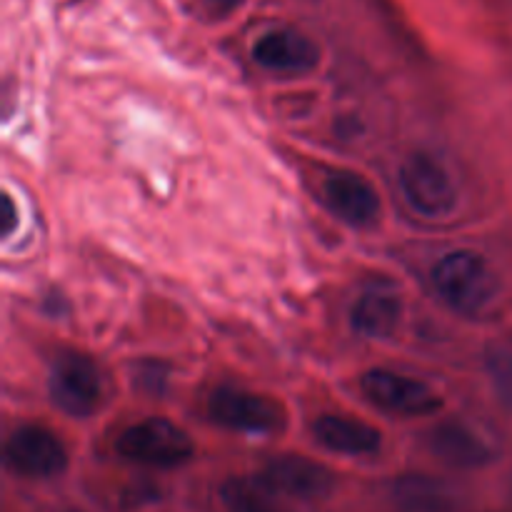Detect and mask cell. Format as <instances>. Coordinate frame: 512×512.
<instances>
[{
    "label": "cell",
    "instance_id": "6da1fadb",
    "mask_svg": "<svg viewBox=\"0 0 512 512\" xmlns=\"http://www.w3.org/2000/svg\"><path fill=\"white\" fill-rule=\"evenodd\" d=\"M433 285L445 305L460 315L478 318L498 298V275L475 250H453L433 268Z\"/></svg>",
    "mask_w": 512,
    "mask_h": 512
},
{
    "label": "cell",
    "instance_id": "7a4b0ae2",
    "mask_svg": "<svg viewBox=\"0 0 512 512\" xmlns=\"http://www.w3.org/2000/svg\"><path fill=\"white\" fill-rule=\"evenodd\" d=\"M115 453L148 468H178L193 458L195 445L190 435L170 420L148 418L128 425L118 435Z\"/></svg>",
    "mask_w": 512,
    "mask_h": 512
},
{
    "label": "cell",
    "instance_id": "3957f363",
    "mask_svg": "<svg viewBox=\"0 0 512 512\" xmlns=\"http://www.w3.org/2000/svg\"><path fill=\"white\" fill-rule=\"evenodd\" d=\"M50 398L70 418H90L103 405V375L83 353H60L50 368Z\"/></svg>",
    "mask_w": 512,
    "mask_h": 512
},
{
    "label": "cell",
    "instance_id": "277c9868",
    "mask_svg": "<svg viewBox=\"0 0 512 512\" xmlns=\"http://www.w3.org/2000/svg\"><path fill=\"white\" fill-rule=\"evenodd\" d=\"M400 193L418 215L430 220L445 218L458 205V188L438 158L415 153L400 165Z\"/></svg>",
    "mask_w": 512,
    "mask_h": 512
},
{
    "label": "cell",
    "instance_id": "5b68a950",
    "mask_svg": "<svg viewBox=\"0 0 512 512\" xmlns=\"http://www.w3.org/2000/svg\"><path fill=\"white\" fill-rule=\"evenodd\" d=\"M208 413L213 423L228 430L248 435H275L285 430V410L268 395L253 393V390L223 385L213 390L208 400Z\"/></svg>",
    "mask_w": 512,
    "mask_h": 512
},
{
    "label": "cell",
    "instance_id": "8992f818",
    "mask_svg": "<svg viewBox=\"0 0 512 512\" xmlns=\"http://www.w3.org/2000/svg\"><path fill=\"white\" fill-rule=\"evenodd\" d=\"M360 390L365 398L380 410L405 415V418H420L433 415L443 408V398L423 380H413L408 375L393 373L385 368H373L360 378Z\"/></svg>",
    "mask_w": 512,
    "mask_h": 512
},
{
    "label": "cell",
    "instance_id": "52a82bcc",
    "mask_svg": "<svg viewBox=\"0 0 512 512\" xmlns=\"http://www.w3.org/2000/svg\"><path fill=\"white\" fill-rule=\"evenodd\" d=\"M5 463L20 478L53 480L68 470V450L48 428L23 425L8 438Z\"/></svg>",
    "mask_w": 512,
    "mask_h": 512
},
{
    "label": "cell",
    "instance_id": "ba28073f",
    "mask_svg": "<svg viewBox=\"0 0 512 512\" xmlns=\"http://www.w3.org/2000/svg\"><path fill=\"white\" fill-rule=\"evenodd\" d=\"M258 483L270 495L293 500H325L335 490V475L303 455H278L260 468Z\"/></svg>",
    "mask_w": 512,
    "mask_h": 512
},
{
    "label": "cell",
    "instance_id": "9c48e42d",
    "mask_svg": "<svg viewBox=\"0 0 512 512\" xmlns=\"http://www.w3.org/2000/svg\"><path fill=\"white\" fill-rule=\"evenodd\" d=\"M323 203L355 228H368L380 215V195L363 175L340 170L323 180Z\"/></svg>",
    "mask_w": 512,
    "mask_h": 512
},
{
    "label": "cell",
    "instance_id": "30bf717a",
    "mask_svg": "<svg viewBox=\"0 0 512 512\" xmlns=\"http://www.w3.org/2000/svg\"><path fill=\"white\" fill-rule=\"evenodd\" d=\"M253 58L260 68L270 73L298 75L318 65L320 53L310 38L290 28L268 30L253 45Z\"/></svg>",
    "mask_w": 512,
    "mask_h": 512
},
{
    "label": "cell",
    "instance_id": "8fae6325",
    "mask_svg": "<svg viewBox=\"0 0 512 512\" xmlns=\"http://www.w3.org/2000/svg\"><path fill=\"white\" fill-rule=\"evenodd\" d=\"M313 435L323 448L340 455H373L383 448V435L368 423L345 418V415H323L315 420Z\"/></svg>",
    "mask_w": 512,
    "mask_h": 512
},
{
    "label": "cell",
    "instance_id": "7c38bea8",
    "mask_svg": "<svg viewBox=\"0 0 512 512\" xmlns=\"http://www.w3.org/2000/svg\"><path fill=\"white\" fill-rule=\"evenodd\" d=\"M400 313H403V305H400L398 295L383 285H375L355 300L350 323H353L355 333H360L363 338L385 340L398 330Z\"/></svg>",
    "mask_w": 512,
    "mask_h": 512
},
{
    "label": "cell",
    "instance_id": "4fadbf2b",
    "mask_svg": "<svg viewBox=\"0 0 512 512\" xmlns=\"http://www.w3.org/2000/svg\"><path fill=\"white\" fill-rule=\"evenodd\" d=\"M430 448L453 468H480L493 460V450L475 430L463 423H443L430 433Z\"/></svg>",
    "mask_w": 512,
    "mask_h": 512
},
{
    "label": "cell",
    "instance_id": "5bb4252c",
    "mask_svg": "<svg viewBox=\"0 0 512 512\" xmlns=\"http://www.w3.org/2000/svg\"><path fill=\"white\" fill-rule=\"evenodd\" d=\"M393 498L405 512H448L453 505L448 485L430 475H403L395 483Z\"/></svg>",
    "mask_w": 512,
    "mask_h": 512
},
{
    "label": "cell",
    "instance_id": "9a60e30c",
    "mask_svg": "<svg viewBox=\"0 0 512 512\" xmlns=\"http://www.w3.org/2000/svg\"><path fill=\"white\" fill-rule=\"evenodd\" d=\"M220 498L228 512H280L258 480H228L220 490Z\"/></svg>",
    "mask_w": 512,
    "mask_h": 512
},
{
    "label": "cell",
    "instance_id": "2e32d148",
    "mask_svg": "<svg viewBox=\"0 0 512 512\" xmlns=\"http://www.w3.org/2000/svg\"><path fill=\"white\" fill-rule=\"evenodd\" d=\"M488 373L493 378V385L498 388L500 398L505 403H512V355L503 353H490L488 355Z\"/></svg>",
    "mask_w": 512,
    "mask_h": 512
},
{
    "label": "cell",
    "instance_id": "e0dca14e",
    "mask_svg": "<svg viewBox=\"0 0 512 512\" xmlns=\"http://www.w3.org/2000/svg\"><path fill=\"white\" fill-rule=\"evenodd\" d=\"M165 383H168V373L160 363H143L135 373V388L143 393L160 395L165 390Z\"/></svg>",
    "mask_w": 512,
    "mask_h": 512
},
{
    "label": "cell",
    "instance_id": "ac0fdd59",
    "mask_svg": "<svg viewBox=\"0 0 512 512\" xmlns=\"http://www.w3.org/2000/svg\"><path fill=\"white\" fill-rule=\"evenodd\" d=\"M5 228H3V235H10V230H13V223H15V213H13V200L5 198Z\"/></svg>",
    "mask_w": 512,
    "mask_h": 512
},
{
    "label": "cell",
    "instance_id": "d6986e66",
    "mask_svg": "<svg viewBox=\"0 0 512 512\" xmlns=\"http://www.w3.org/2000/svg\"><path fill=\"white\" fill-rule=\"evenodd\" d=\"M213 3H218L220 8H233V5H238L240 0H213Z\"/></svg>",
    "mask_w": 512,
    "mask_h": 512
}]
</instances>
